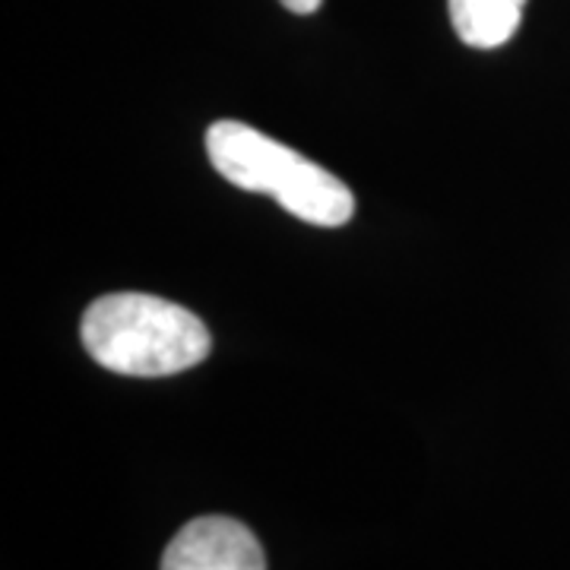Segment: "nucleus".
I'll use <instances>...</instances> for the list:
<instances>
[{
    "label": "nucleus",
    "mask_w": 570,
    "mask_h": 570,
    "mask_svg": "<svg viewBox=\"0 0 570 570\" xmlns=\"http://www.w3.org/2000/svg\"><path fill=\"white\" fill-rule=\"evenodd\" d=\"M82 346L115 374L165 377L200 365L213 340L187 307L140 292L105 295L82 314Z\"/></svg>",
    "instance_id": "f257e3e1"
},
{
    "label": "nucleus",
    "mask_w": 570,
    "mask_h": 570,
    "mask_svg": "<svg viewBox=\"0 0 570 570\" xmlns=\"http://www.w3.org/2000/svg\"><path fill=\"white\" fill-rule=\"evenodd\" d=\"M163 570H266L257 535L232 517H197L168 542Z\"/></svg>",
    "instance_id": "7ed1b4c3"
},
{
    "label": "nucleus",
    "mask_w": 570,
    "mask_h": 570,
    "mask_svg": "<svg viewBox=\"0 0 570 570\" xmlns=\"http://www.w3.org/2000/svg\"><path fill=\"white\" fill-rule=\"evenodd\" d=\"M527 0H450V20L469 48H501L523 20Z\"/></svg>",
    "instance_id": "20e7f679"
},
{
    "label": "nucleus",
    "mask_w": 570,
    "mask_h": 570,
    "mask_svg": "<svg viewBox=\"0 0 570 570\" xmlns=\"http://www.w3.org/2000/svg\"><path fill=\"white\" fill-rule=\"evenodd\" d=\"M285 10H292V13H314L317 7H321V0H283Z\"/></svg>",
    "instance_id": "39448f33"
},
{
    "label": "nucleus",
    "mask_w": 570,
    "mask_h": 570,
    "mask_svg": "<svg viewBox=\"0 0 570 570\" xmlns=\"http://www.w3.org/2000/svg\"><path fill=\"white\" fill-rule=\"evenodd\" d=\"M206 153L225 181L276 197L283 209L305 223L340 228L355 213V197L336 175L247 124H213L206 130Z\"/></svg>",
    "instance_id": "f03ea898"
}]
</instances>
